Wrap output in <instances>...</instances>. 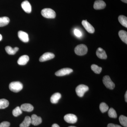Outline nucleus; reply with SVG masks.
Returning a JSON list of instances; mask_svg holds the SVG:
<instances>
[{"mask_svg": "<svg viewBox=\"0 0 127 127\" xmlns=\"http://www.w3.org/2000/svg\"><path fill=\"white\" fill-rule=\"evenodd\" d=\"M23 88V84L20 82H12L9 86L10 90L15 93H18L21 91Z\"/></svg>", "mask_w": 127, "mask_h": 127, "instance_id": "nucleus-1", "label": "nucleus"}, {"mask_svg": "<svg viewBox=\"0 0 127 127\" xmlns=\"http://www.w3.org/2000/svg\"><path fill=\"white\" fill-rule=\"evenodd\" d=\"M42 15L47 18H54L56 17V13L52 9L50 8H45L41 11Z\"/></svg>", "mask_w": 127, "mask_h": 127, "instance_id": "nucleus-2", "label": "nucleus"}, {"mask_svg": "<svg viewBox=\"0 0 127 127\" xmlns=\"http://www.w3.org/2000/svg\"><path fill=\"white\" fill-rule=\"evenodd\" d=\"M88 52V48L84 44H80L75 47V52L78 56H83L87 54Z\"/></svg>", "mask_w": 127, "mask_h": 127, "instance_id": "nucleus-3", "label": "nucleus"}, {"mask_svg": "<svg viewBox=\"0 0 127 127\" xmlns=\"http://www.w3.org/2000/svg\"><path fill=\"white\" fill-rule=\"evenodd\" d=\"M89 90V88L87 86L84 84H80L78 86L76 89V92L78 96L82 97L84 94Z\"/></svg>", "mask_w": 127, "mask_h": 127, "instance_id": "nucleus-4", "label": "nucleus"}, {"mask_svg": "<svg viewBox=\"0 0 127 127\" xmlns=\"http://www.w3.org/2000/svg\"><path fill=\"white\" fill-rule=\"evenodd\" d=\"M103 82L107 88L113 89L115 87V84L111 80L109 76H105L103 78Z\"/></svg>", "mask_w": 127, "mask_h": 127, "instance_id": "nucleus-5", "label": "nucleus"}, {"mask_svg": "<svg viewBox=\"0 0 127 127\" xmlns=\"http://www.w3.org/2000/svg\"><path fill=\"white\" fill-rule=\"evenodd\" d=\"M64 120L67 123L70 124H74L77 121V118L76 115L72 114H68L64 117Z\"/></svg>", "mask_w": 127, "mask_h": 127, "instance_id": "nucleus-6", "label": "nucleus"}, {"mask_svg": "<svg viewBox=\"0 0 127 127\" xmlns=\"http://www.w3.org/2000/svg\"><path fill=\"white\" fill-rule=\"evenodd\" d=\"M73 71L72 69L69 68H62L55 73V75L57 76H63L69 75Z\"/></svg>", "mask_w": 127, "mask_h": 127, "instance_id": "nucleus-7", "label": "nucleus"}, {"mask_svg": "<svg viewBox=\"0 0 127 127\" xmlns=\"http://www.w3.org/2000/svg\"><path fill=\"white\" fill-rule=\"evenodd\" d=\"M55 57V55L52 53L46 52L44 53L41 56L39 59L40 62H44L53 59Z\"/></svg>", "mask_w": 127, "mask_h": 127, "instance_id": "nucleus-8", "label": "nucleus"}, {"mask_svg": "<svg viewBox=\"0 0 127 127\" xmlns=\"http://www.w3.org/2000/svg\"><path fill=\"white\" fill-rule=\"evenodd\" d=\"M82 25L84 27L87 31L89 33L92 34L95 32V29L86 20H83L82 21Z\"/></svg>", "mask_w": 127, "mask_h": 127, "instance_id": "nucleus-9", "label": "nucleus"}, {"mask_svg": "<svg viewBox=\"0 0 127 127\" xmlns=\"http://www.w3.org/2000/svg\"><path fill=\"white\" fill-rule=\"evenodd\" d=\"M106 6V4L102 0L95 1L94 5V8L95 10H101L104 9Z\"/></svg>", "mask_w": 127, "mask_h": 127, "instance_id": "nucleus-10", "label": "nucleus"}, {"mask_svg": "<svg viewBox=\"0 0 127 127\" xmlns=\"http://www.w3.org/2000/svg\"><path fill=\"white\" fill-rule=\"evenodd\" d=\"M18 37L21 40L24 42H27L29 41V38L27 33L22 31H19L18 32Z\"/></svg>", "mask_w": 127, "mask_h": 127, "instance_id": "nucleus-11", "label": "nucleus"}, {"mask_svg": "<svg viewBox=\"0 0 127 127\" xmlns=\"http://www.w3.org/2000/svg\"><path fill=\"white\" fill-rule=\"evenodd\" d=\"M31 124L34 126H37L41 123L42 120L40 117H38L36 114H32L31 117Z\"/></svg>", "mask_w": 127, "mask_h": 127, "instance_id": "nucleus-12", "label": "nucleus"}, {"mask_svg": "<svg viewBox=\"0 0 127 127\" xmlns=\"http://www.w3.org/2000/svg\"><path fill=\"white\" fill-rule=\"evenodd\" d=\"M21 6L25 12L30 13L32 11V6L29 1H25L22 3Z\"/></svg>", "mask_w": 127, "mask_h": 127, "instance_id": "nucleus-13", "label": "nucleus"}, {"mask_svg": "<svg viewBox=\"0 0 127 127\" xmlns=\"http://www.w3.org/2000/svg\"><path fill=\"white\" fill-rule=\"evenodd\" d=\"M96 54L98 57L101 59H106L107 56L106 53L104 50L101 48L99 47L97 50Z\"/></svg>", "mask_w": 127, "mask_h": 127, "instance_id": "nucleus-14", "label": "nucleus"}, {"mask_svg": "<svg viewBox=\"0 0 127 127\" xmlns=\"http://www.w3.org/2000/svg\"><path fill=\"white\" fill-rule=\"evenodd\" d=\"M29 59V57L27 55H23L20 57L17 61V63L19 65H24L27 64Z\"/></svg>", "mask_w": 127, "mask_h": 127, "instance_id": "nucleus-15", "label": "nucleus"}, {"mask_svg": "<svg viewBox=\"0 0 127 127\" xmlns=\"http://www.w3.org/2000/svg\"><path fill=\"white\" fill-rule=\"evenodd\" d=\"M61 98V95L59 93L54 94L51 97V102L53 104H56L58 102V101Z\"/></svg>", "mask_w": 127, "mask_h": 127, "instance_id": "nucleus-16", "label": "nucleus"}, {"mask_svg": "<svg viewBox=\"0 0 127 127\" xmlns=\"http://www.w3.org/2000/svg\"><path fill=\"white\" fill-rule=\"evenodd\" d=\"M21 108L22 111L26 112H31L33 111L34 107L31 104L25 103L21 106Z\"/></svg>", "mask_w": 127, "mask_h": 127, "instance_id": "nucleus-17", "label": "nucleus"}, {"mask_svg": "<svg viewBox=\"0 0 127 127\" xmlns=\"http://www.w3.org/2000/svg\"><path fill=\"white\" fill-rule=\"evenodd\" d=\"M5 49L7 54L10 55H14L16 54L17 52L18 51L19 48L17 47L13 48L10 46H7L5 48Z\"/></svg>", "mask_w": 127, "mask_h": 127, "instance_id": "nucleus-18", "label": "nucleus"}, {"mask_svg": "<svg viewBox=\"0 0 127 127\" xmlns=\"http://www.w3.org/2000/svg\"><path fill=\"white\" fill-rule=\"evenodd\" d=\"M31 124V118L27 116L25 118L24 121L20 125V127H28Z\"/></svg>", "mask_w": 127, "mask_h": 127, "instance_id": "nucleus-19", "label": "nucleus"}, {"mask_svg": "<svg viewBox=\"0 0 127 127\" xmlns=\"http://www.w3.org/2000/svg\"><path fill=\"white\" fill-rule=\"evenodd\" d=\"M119 35L122 41L125 42L126 44L127 43V32L124 30H121L119 32Z\"/></svg>", "mask_w": 127, "mask_h": 127, "instance_id": "nucleus-20", "label": "nucleus"}, {"mask_svg": "<svg viewBox=\"0 0 127 127\" xmlns=\"http://www.w3.org/2000/svg\"><path fill=\"white\" fill-rule=\"evenodd\" d=\"M10 19L7 17H0V27L5 26L9 24Z\"/></svg>", "mask_w": 127, "mask_h": 127, "instance_id": "nucleus-21", "label": "nucleus"}, {"mask_svg": "<svg viewBox=\"0 0 127 127\" xmlns=\"http://www.w3.org/2000/svg\"><path fill=\"white\" fill-rule=\"evenodd\" d=\"M118 20L120 24L123 26L127 28V17L123 15L119 16Z\"/></svg>", "mask_w": 127, "mask_h": 127, "instance_id": "nucleus-22", "label": "nucleus"}, {"mask_svg": "<svg viewBox=\"0 0 127 127\" xmlns=\"http://www.w3.org/2000/svg\"><path fill=\"white\" fill-rule=\"evenodd\" d=\"M9 102L5 99H0V109H4L9 106Z\"/></svg>", "mask_w": 127, "mask_h": 127, "instance_id": "nucleus-23", "label": "nucleus"}, {"mask_svg": "<svg viewBox=\"0 0 127 127\" xmlns=\"http://www.w3.org/2000/svg\"><path fill=\"white\" fill-rule=\"evenodd\" d=\"M91 69L95 73L100 74L101 72L102 68L95 64H93L91 66Z\"/></svg>", "mask_w": 127, "mask_h": 127, "instance_id": "nucleus-24", "label": "nucleus"}, {"mask_svg": "<svg viewBox=\"0 0 127 127\" xmlns=\"http://www.w3.org/2000/svg\"><path fill=\"white\" fill-rule=\"evenodd\" d=\"M119 122L121 125L125 127H127V117L121 115L119 118Z\"/></svg>", "mask_w": 127, "mask_h": 127, "instance_id": "nucleus-25", "label": "nucleus"}, {"mask_svg": "<svg viewBox=\"0 0 127 127\" xmlns=\"http://www.w3.org/2000/svg\"><path fill=\"white\" fill-rule=\"evenodd\" d=\"M22 111L20 107H17L12 111V114L14 117H18L22 114Z\"/></svg>", "mask_w": 127, "mask_h": 127, "instance_id": "nucleus-26", "label": "nucleus"}, {"mask_svg": "<svg viewBox=\"0 0 127 127\" xmlns=\"http://www.w3.org/2000/svg\"><path fill=\"white\" fill-rule=\"evenodd\" d=\"M109 109L108 106L105 103L102 102L100 104V109L102 113L107 112Z\"/></svg>", "mask_w": 127, "mask_h": 127, "instance_id": "nucleus-27", "label": "nucleus"}, {"mask_svg": "<svg viewBox=\"0 0 127 127\" xmlns=\"http://www.w3.org/2000/svg\"><path fill=\"white\" fill-rule=\"evenodd\" d=\"M108 116L112 118H116L117 117L116 111L112 108H110L108 112Z\"/></svg>", "mask_w": 127, "mask_h": 127, "instance_id": "nucleus-28", "label": "nucleus"}, {"mask_svg": "<svg viewBox=\"0 0 127 127\" xmlns=\"http://www.w3.org/2000/svg\"><path fill=\"white\" fill-rule=\"evenodd\" d=\"M74 34L77 37H80L82 36V34L81 32L78 29H76L74 30Z\"/></svg>", "mask_w": 127, "mask_h": 127, "instance_id": "nucleus-29", "label": "nucleus"}, {"mask_svg": "<svg viewBox=\"0 0 127 127\" xmlns=\"http://www.w3.org/2000/svg\"><path fill=\"white\" fill-rule=\"evenodd\" d=\"M10 123L9 122H3L0 123V127H9Z\"/></svg>", "mask_w": 127, "mask_h": 127, "instance_id": "nucleus-30", "label": "nucleus"}, {"mask_svg": "<svg viewBox=\"0 0 127 127\" xmlns=\"http://www.w3.org/2000/svg\"><path fill=\"white\" fill-rule=\"evenodd\" d=\"M107 127H122L120 125H116V124H109L107 125Z\"/></svg>", "mask_w": 127, "mask_h": 127, "instance_id": "nucleus-31", "label": "nucleus"}, {"mask_svg": "<svg viewBox=\"0 0 127 127\" xmlns=\"http://www.w3.org/2000/svg\"><path fill=\"white\" fill-rule=\"evenodd\" d=\"M52 127H60L59 125L56 124H54L52 126Z\"/></svg>", "mask_w": 127, "mask_h": 127, "instance_id": "nucleus-32", "label": "nucleus"}, {"mask_svg": "<svg viewBox=\"0 0 127 127\" xmlns=\"http://www.w3.org/2000/svg\"><path fill=\"white\" fill-rule=\"evenodd\" d=\"M125 101L126 102H127V92H126L125 95Z\"/></svg>", "mask_w": 127, "mask_h": 127, "instance_id": "nucleus-33", "label": "nucleus"}, {"mask_svg": "<svg viewBox=\"0 0 127 127\" xmlns=\"http://www.w3.org/2000/svg\"><path fill=\"white\" fill-rule=\"evenodd\" d=\"M121 0L123 2H125V3H127V0Z\"/></svg>", "mask_w": 127, "mask_h": 127, "instance_id": "nucleus-34", "label": "nucleus"}, {"mask_svg": "<svg viewBox=\"0 0 127 127\" xmlns=\"http://www.w3.org/2000/svg\"><path fill=\"white\" fill-rule=\"evenodd\" d=\"M2 39V36L1 34H0V41H1Z\"/></svg>", "mask_w": 127, "mask_h": 127, "instance_id": "nucleus-35", "label": "nucleus"}, {"mask_svg": "<svg viewBox=\"0 0 127 127\" xmlns=\"http://www.w3.org/2000/svg\"><path fill=\"white\" fill-rule=\"evenodd\" d=\"M74 127V126H70V127Z\"/></svg>", "mask_w": 127, "mask_h": 127, "instance_id": "nucleus-36", "label": "nucleus"}]
</instances>
